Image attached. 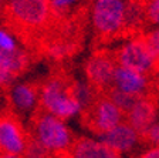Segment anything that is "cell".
<instances>
[{"instance_id":"6da1fadb","label":"cell","mask_w":159,"mask_h":158,"mask_svg":"<svg viewBox=\"0 0 159 158\" xmlns=\"http://www.w3.org/2000/svg\"><path fill=\"white\" fill-rule=\"evenodd\" d=\"M40 110L64 121L83 114V107L71 93V83L60 76L50 77L40 87Z\"/></svg>"},{"instance_id":"7a4b0ae2","label":"cell","mask_w":159,"mask_h":158,"mask_svg":"<svg viewBox=\"0 0 159 158\" xmlns=\"http://www.w3.org/2000/svg\"><path fill=\"white\" fill-rule=\"evenodd\" d=\"M31 137L36 138L51 155L68 152L74 142L71 130L66 121L39 110L33 118Z\"/></svg>"},{"instance_id":"3957f363","label":"cell","mask_w":159,"mask_h":158,"mask_svg":"<svg viewBox=\"0 0 159 158\" xmlns=\"http://www.w3.org/2000/svg\"><path fill=\"white\" fill-rule=\"evenodd\" d=\"M3 6L9 23L24 31L44 29L54 14L50 0H6Z\"/></svg>"},{"instance_id":"277c9868","label":"cell","mask_w":159,"mask_h":158,"mask_svg":"<svg viewBox=\"0 0 159 158\" xmlns=\"http://www.w3.org/2000/svg\"><path fill=\"white\" fill-rule=\"evenodd\" d=\"M126 0H93L91 23L102 39L125 31Z\"/></svg>"},{"instance_id":"5b68a950","label":"cell","mask_w":159,"mask_h":158,"mask_svg":"<svg viewBox=\"0 0 159 158\" xmlns=\"http://www.w3.org/2000/svg\"><path fill=\"white\" fill-rule=\"evenodd\" d=\"M114 56L118 66L135 70L146 76L155 74L156 69L159 67V61L146 46L142 36H135L125 41L114 53Z\"/></svg>"},{"instance_id":"8992f818","label":"cell","mask_w":159,"mask_h":158,"mask_svg":"<svg viewBox=\"0 0 159 158\" xmlns=\"http://www.w3.org/2000/svg\"><path fill=\"white\" fill-rule=\"evenodd\" d=\"M84 121L94 134L101 135L125 121V114L107 94H98L95 101L83 111Z\"/></svg>"},{"instance_id":"52a82bcc","label":"cell","mask_w":159,"mask_h":158,"mask_svg":"<svg viewBox=\"0 0 159 158\" xmlns=\"http://www.w3.org/2000/svg\"><path fill=\"white\" fill-rule=\"evenodd\" d=\"M116 60L112 53L99 50L91 54L87 60L84 71L87 81L98 93H107L114 84V74L116 69Z\"/></svg>"},{"instance_id":"ba28073f","label":"cell","mask_w":159,"mask_h":158,"mask_svg":"<svg viewBox=\"0 0 159 158\" xmlns=\"http://www.w3.org/2000/svg\"><path fill=\"white\" fill-rule=\"evenodd\" d=\"M29 134L14 114L0 115V154L23 155Z\"/></svg>"},{"instance_id":"9c48e42d","label":"cell","mask_w":159,"mask_h":158,"mask_svg":"<svg viewBox=\"0 0 159 158\" xmlns=\"http://www.w3.org/2000/svg\"><path fill=\"white\" fill-rule=\"evenodd\" d=\"M151 83H152L151 76H146V74L122 66H116L112 87L119 91L126 93V94H131V96L143 97L149 96Z\"/></svg>"},{"instance_id":"30bf717a","label":"cell","mask_w":159,"mask_h":158,"mask_svg":"<svg viewBox=\"0 0 159 158\" xmlns=\"http://www.w3.org/2000/svg\"><path fill=\"white\" fill-rule=\"evenodd\" d=\"M101 141L105 145H108L111 150H114L118 154L132 151L138 142L141 141V135L135 128H132L126 121H122L112 130L98 135Z\"/></svg>"},{"instance_id":"8fae6325","label":"cell","mask_w":159,"mask_h":158,"mask_svg":"<svg viewBox=\"0 0 159 158\" xmlns=\"http://www.w3.org/2000/svg\"><path fill=\"white\" fill-rule=\"evenodd\" d=\"M29 61V54L20 47L14 51L0 49V89L11 86L16 77L27 69Z\"/></svg>"},{"instance_id":"7c38bea8","label":"cell","mask_w":159,"mask_h":158,"mask_svg":"<svg viewBox=\"0 0 159 158\" xmlns=\"http://www.w3.org/2000/svg\"><path fill=\"white\" fill-rule=\"evenodd\" d=\"M9 101L17 113L37 111L40 108V87L31 83H14L9 87Z\"/></svg>"},{"instance_id":"4fadbf2b","label":"cell","mask_w":159,"mask_h":158,"mask_svg":"<svg viewBox=\"0 0 159 158\" xmlns=\"http://www.w3.org/2000/svg\"><path fill=\"white\" fill-rule=\"evenodd\" d=\"M158 117V104L151 96L139 97L134 107L125 114V121L132 128L142 134L151 124L156 121Z\"/></svg>"},{"instance_id":"5bb4252c","label":"cell","mask_w":159,"mask_h":158,"mask_svg":"<svg viewBox=\"0 0 159 158\" xmlns=\"http://www.w3.org/2000/svg\"><path fill=\"white\" fill-rule=\"evenodd\" d=\"M68 154L71 158H121V154L111 150L101 140L87 137L74 140Z\"/></svg>"},{"instance_id":"9a60e30c","label":"cell","mask_w":159,"mask_h":158,"mask_svg":"<svg viewBox=\"0 0 159 158\" xmlns=\"http://www.w3.org/2000/svg\"><path fill=\"white\" fill-rule=\"evenodd\" d=\"M146 23L143 0H126L125 12V30L136 31L141 26Z\"/></svg>"},{"instance_id":"2e32d148","label":"cell","mask_w":159,"mask_h":158,"mask_svg":"<svg viewBox=\"0 0 159 158\" xmlns=\"http://www.w3.org/2000/svg\"><path fill=\"white\" fill-rule=\"evenodd\" d=\"M71 93H73L74 98L80 103V105L83 107V111L87 110L89 105L95 101V98L98 97V93L94 89L88 81H74L71 83Z\"/></svg>"},{"instance_id":"e0dca14e","label":"cell","mask_w":159,"mask_h":158,"mask_svg":"<svg viewBox=\"0 0 159 158\" xmlns=\"http://www.w3.org/2000/svg\"><path fill=\"white\" fill-rule=\"evenodd\" d=\"M104 94H107L109 98L112 100L114 104H115L124 114H126L129 110L132 108L134 104L136 103V100L139 98V97L126 94V93H124V91H119V90L114 89V87H111V89H109L107 93H104Z\"/></svg>"},{"instance_id":"ac0fdd59","label":"cell","mask_w":159,"mask_h":158,"mask_svg":"<svg viewBox=\"0 0 159 158\" xmlns=\"http://www.w3.org/2000/svg\"><path fill=\"white\" fill-rule=\"evenodd\" d=\"M21 157L23 158H51L53 155L50 154L36 138L29 135V141H27L26 150H24Z\"/></svg>"},{"instance_id":"d6986e66","label":"cell","mask_w":159,"mask_h":158,"mask_svg":"<svg viewBox=\"0 0 159 158\" xmlns=\"http://www.w3.org/2000/svg\"><path fill=\"white\" fill-rule=\"evenodd\" d=\"M142 37L145 40L146 46L149 47V50L152 51V54L159 61V26H155L153 29L145 31L142 34Z\"/></svg>"},{"instance_id":"ffe728a7","label":"cell","mask_w":159,"mask_h":158,"mask_svg":"<svg viewBox=\"0 0 159 158\" xmlns=\"http://www.w3.org/2000/svg\"><path fill=\"white\" fill-rule=\"evenodd\" d=\"M146 23L159 26V0H143Z\"/></svg>"},{"instance_id":"44dd1931","label":"cell","mask_w":159,"mask_h":158,"mask_svg":"<svg viewBox=\"0 0 159 158\" xmlns=\"http://www.w3.org/2000/svg\"><path fill=\"white\" fill-rule=\"evenodd\" d=\"M141 140L149 147H159V121L156 120L141 134Z\"/></svg>"},{"instance_id":"7402d4cb","label":"cell","mask_w":159,"mask_h":158,"mask_svg":"<svg viewBox=\"0 0 159 158\" xmlns=\"http://www.w3.org/2000/svg\"><path fill=\"white\" fill-rule=\"evenodd\" d=\"M0 49L6 50V51H14L19 49L17 39L14 37V34L3 27H0Z\"/></svg>"},{"instance_id":"603a6c76","label":"cell","mask_w":159,"mask_h":158,"mask_svg":"<svg viewBox=\"0 0 159 158\" xmlns=\"http://www.w3.org/2000/svg\"><path fill=\"white\" fill-rule=\"evenodd\" d=\"M75 2L77 0H50V4L53 13H64L68 12L75 4Z\"/></svg>"},{"instance_id":"cb8c5ba5","label":"cell","mask_w":159,"mask_h":158,"mask_svg":"<svg viewBox=\"0 0 159 158\" xmlns=\"http://www.w3.org/2000/svg\"><path fill=\"white\" fill-rule=\"evenodd\" d=\"M138 158H159V147H149Z\"/></svg>"},{"instance_id":"d4e9b609","label":"cell","mask_w":159,"mask_h":158,"mask_svg":"<svg viewBox=\"0 0 159 158\" xmlns=\"http://www.w3.org/2000/svg\"><path fill=\"white\" fill-rule=\"evenodd\" d=\"M0 158H23L21 155H11V154H0Z\"/></svg>"},{"instance_id":"484cf974","label":"cell","mask_w":159,"mask_h":158,"mask_svg":"<svg viewBox=\"0 0 159 158\" xmlns=\"http://www.w3.org/2000/svg\"><path fill=\"white\" fill-rule=\"evenodd\" d=\"M51 158H71V155L68 152H64V154H57V155H53Z\"/></svg>"},{"instance_id":"4316f807","label":"cell","mask_w":159,"mask_h":158,"mask_svg":"<svg viewBox=\"0 0 159 158\" xmlns=\"http://www.w3.org/2000/svg\"><path fill=\"white\" fill-rule=\"evenodd\" d=\"M155 76H156V84H158V90H159V67L156 69L155 71Z\"/></svg>"},{"instance_id":"83f0119b","label":"cell","mask_w":159,"mask_h":158,"mask_svg":"<svg viewBox=\"0 0 159 158\" xmlns=\"http://www.w3.org/2000/svg\"><path fill=\"white\" fill-rule=\"evenodd\" d=\"M4 3H6V0H0V6H3Z\"/></svg>"}]
</instances>
